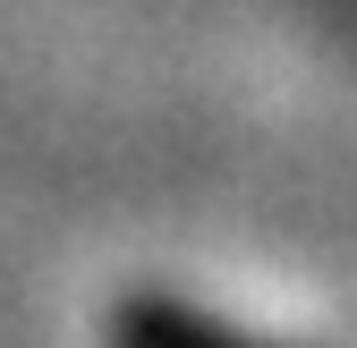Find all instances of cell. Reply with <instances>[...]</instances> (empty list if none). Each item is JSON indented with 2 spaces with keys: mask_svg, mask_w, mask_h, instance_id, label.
Listing matches in <instances>:
<instances>
[{
  "mask_svg": "<svg viewBox=\"0 0 357 348\" xmlns=\"http://www.w3.org/2000/svg\"><path fill=\"white\" fill-rule=\"evenodd\" d=\"M102 340L111 348H281V340H255L230 315L196 306V297H170V289H128L102 315Z\"/></svg>",
  "mask_w": 357,
  "mask_h": 348,
  "instance_id": "obj_1",
  "label": "cell"
}]
</instances>
